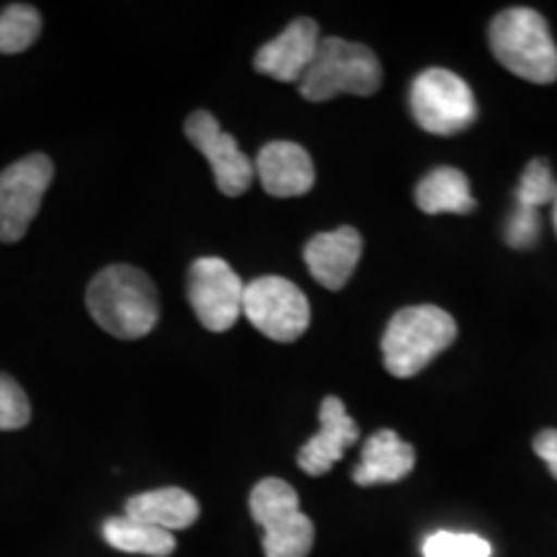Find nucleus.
<instances>
[{"label": "nucleus", "mask_w": 557, "mask_h": 557, "mask_svg": "<svg viewBox=\"0 0 557 557\" xmlns=\"http://www.w3.org/2000/svg\"><path fill=\"white\" fill-rule=\"evenodd\" d=\"M256 176L271 197H302L315 186V165L302 145L276 139L261 148L256 158Z\"/></svg>", "instance_id": "nucleus-13"}, {"label": "nucleus", "mask_w": 557, "mask_h": 557, "mask_svg": "<svg viewBox=\"0 0 557 557\" xmlns=\"http://www.w3.org/2000/svg\"><path fill=\"white\" fill-rule=\"evenodd\" d=\"M88 312L114 338L137 341L158 325L160 299L152 278L143 269L114 263L90 278Z\"/></svg>", "instance_id": "nucleus-1"}, {"label": "nucleus", "mask_w": 557, "mask_h": 557, "mask_svg": "<svg viewBox=\"0 0 557 557\" xmlns=\"http://www.w3.org/2000/svg\"><path fill=\"white\" fill-rule=\"evenodd\" d=\"M457 323L447 310L436 305H413L395 312L382 336V357L393 377H413L423 372L434 357L455 344Z\"/></svg>", "instance_id": "nucleus-2"}, {"label": "nucleus", "mask_w": 557, "mask_h": 557, "mask_svg": "<svg viewBox=\"0 0 557 557\" xmlns=\"http://www.w3.org/2000/svg\"><path fill=\"white\" fill-rule=\"evenodd\" d=\"M186 137L197 148L201 156L207 158V163L212 165L214 181H218V189L225 197H240L250 189L256 178V169L250 163V158L240 150L238 139L230 132L220 127V122L214 120L209 111H194L189 120L184 124Z\"/></svg>", "instance_id": "nucleus-10"}, {"label": "nucleus", "mask_w": 557, "mask_h": 557, "mask_svg": "<svg viewBox=\"0 0 557 557\" xmlns=\"http://www.w3.org/2000/svg\"><path fill=\"white\" fill-rule=\"evenodd\" d=\"M124 517L173 534L176 529H189L199 519V500L184 487H158L132 496L124 504Z\"/></svg>", "instance_id": "nucleus-16"}, {"label": "nucleus", "mask_w": 557, "mask_h": 557, "mask_svg": "<svg viewBox=\"0 0 557 557\" xmlns=\"http://www.w3.org/2000/svg\"><path fill=\"white\" fill-rule=\"evenodd\" d=\"M103 540L120 553L148 555V557H171L176 553V537L163 529L139 524L129 517H114L103 521Z\"/></svg>", "instance_id": "nucleus-18"}, {"label": "nucleus", "mask_w": 557, "mask_h": 557, "mask_svg": "<svg viewBox=\"0 0 557 557\" xmlns=\"http://www.w3.org/2000/svg\"><path fill=\"white\" fill-rule=\"evenodd\" d=\"M555 230H557V197H555Z\"/></svg>", "instance_id": "nucleus-25"}, {"label": "nucleus", "mask_w": 557, "mask_h": 557, "mask_svg": "<svg viewBox=\"0 0 557 557\" xmlns=\"http://www.w3.org/2000/svg\"><path fill=\"white\" fill-rule=\"evenodd\" d=\"M32 421V406L24 387L0 372V431H18Z\"/></svg>", "instance_id": "nucleus-22"}, {"label": "nucleus", "mask_w": 557, "mask_h": 557, "mask_svg": "<svg viewBox=\"0 0 557 557\" xmlns=\"http://www.w3.org/2000/svg\"><path fill=\"white\" fill-rule=\"evenodd\" d=\"M416 468V451L408 442L395 434L393 429H382L367 438L361 447V462L354 470L357 485H382L398 483L408 478Z\"/></svg>", "instance_id": "nucleus-15"}, {"label": "nucleus", "mask_w": 557, "mask_h": 557, "mask_svg": "<svg viewBox=\"0 0 557 557\" xmlns=\"http://www.w3.org/2000/svg\"><path fill=\"white\" fill-rule=\"evenodd\" d=\"M189 302L197 312L199 323L212 333H225L238 323L243 315V292L246 284L235 274L227 261L214 259H197L189 269Z\"/></svg>", "instance_id": "nucleus-9"}, {"label": "nucleus", "mask_w": 557, "mask_h": 557, "mask_svg": "<svg viewBox=\"0 0 557 557\" xmlns=\"http://www.w3.org/2000/svg\"><path fill=\"white\" fill-rule=\"evenodd\" d=\"M537 233H540L537 209L519 207V212L513 214L511 222H508L506 243L511 248H529L534 240H537Z\"/></svg>", "instance_id": "nucleus-23"}, {"label": "nucleus", "mask_w": 557, "mask_h": 557, "mask_svg": "<svg viewBox=\"0 0 557 557\" xmlns=\"http://www.w3.org/2000/svg\"><path fill=\"white\" fill-rule=\"evenodd\" d=\"M243 315L278 344H292L308 331L310 305L305 292L284 276L253 278L243 292Z\"/></svg>", "instance_id": "nucleus-7"}, {"label": "nucleus", "mask_w": 557, "mask_h": 557, "mask_svg": "<svg viewBox=\"0 0 557 557\" xmlns=\"http://www.w3.org/2000/svg\"><path fill=\"white\" fill-rule=\"evenodd\" d=\"M41 34V16L29 3H11L0 13V54L29 50Z\"/></svg>", "instance_id": "nucleus-19"}, {"label": "nucleus", "mask_w": 557, "mask_h": 557, "mask_svg": "<svg viewBox=\"0 0 557 557\" xmlns=\"http://www.w3.org/2000/svg\"><path fill=\"white\" fill-rule=\"evenodd\" d=\"M361 259V235L354 227H338L331 233H318L305 246V263L310 274L325 289H341L351 278Z\"/></svg>", "instance_id": "nucleus-14"}, {"label": "nucleus", "mask_w": 557, "mask_h": 557, "mask_svg": "<svg viewBox=\"0 0 557 557\" xmlns=\"http://www.w3.org/2000/svg\"><path fill=\"white\" fill-rule=\"evenodd\" d=\"M519 207L527 209H537L542 205H549L557 197V184L553 178V171H549V163L545 158H534L529 160V165L521 173V184H519Z\"/></svg>", "instance_id": "nucleus-21"}, {"label": "nucleus", "mask_w": 557, "mask_h": 557, "mask_svg": "<svg viewBox=\"0 0 557 557\" xmlns=\"http://www.w3.org/2000/svg\"><path fill=\"white\" fill-rule=\"evenodd\" d=\"M423 557H491V545L480 534L434 532L423 540Z\"/></svg>", "instance_id": "nucleus-20"}, {"label": "nucleus", "mask_w": 557, "mask_h": 557, "mask_svg": "<svg viewBox=\"0 0 557 557\" xmlns=\"http://www.w3.org/2000/svg\"><path fill=\"white\" fill-rule=\"evenodd\" d=\"M357 438L359 426L346 413L344 400L336 398V395H329V398L320 403V431L297 455L299 470L308 472L312 478L325 475L346 455V449L357 444Z\"/></svg>", "instance_id": "nucleus-12"}, {"label": "nucleus", "mask_w": 557, "mask_h": 557, "mask_svg": "<svg viewBox=\"0 0 557 557\" xmlns=\"http://www.w3.org/2000/svg\"><path fill=\"white\" fill-rule=\"evenodd\" d=\"M52 178L54 165L45 152L21 158L0 173V243L24 238Z\"/></svg>", "instance_id": "nucleus-8"}, {"label": "nucleus", "mask_w": 557, "mask_h": 557, "mask_svg": "<svg viewBox=\"0 0 557 557\" xmlns=\"http://www.w3.org/2000/svg\"><path fill=\"white\" fill-rule=\"evenodd\" d=\"M410 111L421 129L431 135H459L478 116L472 88L457 73L429 67L410 86Z\"/></svg>", "instance_id": "nucleus-6"}, {"label": "nucleus", "mask_w": 557, "mask_h": 557, "mask_svg": "<svg viewBox=\"0 0 557 557\" xmlns=\"http://www.w3.org/2000/svg\"><path fill=\"white\" fill-rule=\"evenodd\" d=\"M493 58L529 83L557 81V47L547 21L532 9L500 11L487 29Z\"/></svg>", "instance_id": "nucleus-3"}, {"label": "nucleus", "mask_w": 557, "mask_h": 557, "mask_svg": "<svg viewBox=\"0 0 557 557\" xmlns=\"http://www.w3.org/2000/svg\"><path fill=\"white\" fill-rule=\"evenodd\" d=\"M534 451L542 462L547 465L553 478L557 480V429H545L534 436Z\"/></svg>", "instance_id": "nucleus-24"}, {"label": "nucleus", "mask_w": 557, "mask_h": 557, "mask_svg": "<svg viewBox=\"0 0 557 557\" xmlns=\"http://www.w3.org/2000/svg\"><path fill=\"white\" fill-rule=\"evenodd\" d=\"M320 45L318 24L312 18H297L278 34L276 39L267 41L253 58V67L261 75L282 81V83H299L308 67L315 60Z\"/></svg>", "instance_id": "nucleus-11"}, {"label": "nucleus", "mask_w": 557, "mask_h": 557, "mask_svg": "<svg viewBox=\"0 0 557 557\" xmlns=\"http://www.w3.org/2000/svg\"><path fill=\"white\" fill-rule=\"evenodd\" d=\"M250 517L263 527V555L308 557L315 545V524L299 511V496L287 480L267 478L250 491Z\"/></svg>", "instance_id": "nucleus-5"}, {"label": "nucleus", "mask_w": 557, "mask_h": 557, "mask_svg": "<svg viewBox=\"0 0 557 557\" xmlns=\"http://www.w3.org/2000/svg\"><path fill=\"white\" fill-rule=\"evenodd\" d=\"M416 207L426 214H470L475 209V197L462 171L442 165L416 186Z\"/></svg>", "instance_id": "nucleus-17"}, {"label": "nucleus", "mask_w": 557, "mask_h": 557, "mask_svg": "<svg viewBox=\"0 0 557 557\" xmlns=\"http://www.w3.org/2000/svg\"><path fill=\"white\" fill-rule=\"evenodd\" d=\"M382 86V65L367 45L338 37L320 39L315 60L299 81L308 101H331L341 94L372 96Z\"/></svg>", "instance_id": "nucleus-4"}]
</instances>
